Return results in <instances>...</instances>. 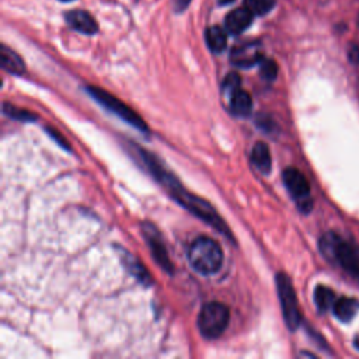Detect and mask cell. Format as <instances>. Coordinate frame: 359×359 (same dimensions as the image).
<instances>
[{
	"mask_svg": "<svg viewBox=\"0 0 359 359\" xmlns=\"http://www.w3.org/2000/svg\"><path fill=\"white\" fill-rule=\"evenodd\" d=\"M143 160L149 166L150 171L155 174V177L159 180V182L163 183L168 189V191L178 201V204H182L191 213H194L195 216H198L200 219H202L204 222H207L208 225L215 227L218 231L226 234L227 237H231V233L227 229L226 223L218 215V212L209 205V202H207L205 200H202L197 195H193V194L187 193L184 189H182V186L178 184L177 180L173 178L170 175V173L163 170V167L159 164V161L156 159H152V156H149V153L143 152Z\"/></svg>",
	"mask_w": 359,
	"mask_h": 359,
	"instance_id": "obj_1",
	"label": "cell"
},
{
	"mask_svg": "<svg viewBox=\"0 0 359 359\" xmlns=\"http://www.w3.org/2000/svg\"><path fill=\"white\" fill-rule=\"evenodd\" d=\"M189 261L198 274L213 275L223 264V253L213 238L198 237L189 249Z\"/></svg>",
	"mask_w": 359,
	"mask_h": 359,
	"instance_id": "obj_2",
	"label": "cell"
},
{
	"mask_svg": "<svg viewBox=\"0 0 359 359\" xmlns=\"http://www.w3.org/2000/svg\"><path fill=\"white\" fill-rule=\"evenodd\" d=\"M230 320V310L226 305L219 302L207 304L198 316V329L202 337L208 340L219 338L227 329Z\"/></svg>",
	"mask_w": 359,
	"mask_h": 359,
	"instance_id": "obj_3",
	"label": "cell"
},
{
	"mask_svg": "<svg viewBox=\"0 0 359 359\" xmlns=\"http://www.w3.org/2000/svg\"><path fill=\"white\" fill-rule=\"evenodd\" d=\"M277 289H278L279 302L283 313V320L289 330H296L299 326H301L302 317H301V312H299L293 285L288 275L285 274L277 275Z\"/></svg>",
	"mask_w": 359,
	"mask_h": 359,
	"instance_id": "obj_4",
	"label": "cell"
},
{
	"mask_svg": "<svg viewBox=\"0 0 359 359\" xmlns=\"http://www.w3.org/2000/svg\"><path fill=\"white\" fill-rule=\"evenodd\" d=\"M89 94H91L103 107H105L107 110H110L111 112H114L116 116H119L121 119H124L125 123H128L130 125L135 127L137 130L142 131V132H148V125L145 124L143 119L134 111L131 110L127 104H124L123 101H119L118 98H115L114 96H111L110 93H107L103 89H96V87H87Z\"/></svg>",
	"mask_w": 359,
	"mask_h": 359,
	"instance_id": "obj_5",
	"label": "cell"
},
{
	"mask_svg": "<svg viewBox=\"0 0 359 359\" xmlns=\"http://www.w3.org/2000/svg\"><path fill=\"white\" fill-rule=\"evenodd\" d=\"M283 183L289 191V194L296 201L299 209L302 212H310L313 207V201L310 197V186L306 177L297 168L289 167L283 171Z\"/></svg>",
	"mask_w": 359,
	"mask_h": 359,
	"instance_id": "obj_6",
	"label": "cell"
},
{
	"mask_svg": "<svg viewBox=\"0 0 359 359\" xmlns=\"http://www.w3.org/2000/svg\"><path fill=\"white\" fill-rule=\"evenodd\" d=\"M264 59L263 53V46L259 41L253 42H246L233 48L230 53V62L242 69L252 68L254 65H259Z\"/></svg>",
	"mask_w": 359,
	"mask_h": 359,
	"instance_id": "obj_7",
	"label": "cell"
},
{
	"mask_svg": "<svg viewBox=\"0 0 359 359\" xmlns=\"http://www.w3.org/2000/svg\"><path fill=\"white\" fill-rule=\"evenodd\" d=\"M143 236H145V240L150 246V252H152L156 263H159L164 271L173 272V265L170 263L166 246L163 243V238H161L160 233L157 231V229L155 226H152L150 223H145Z\"/></svg>",
	"mask_w": 359,
	"mask_h": 359,
	"instance_id": "obj_8",
	"label": "cell"
},
{
	"mask_svg": "<svg viewBox=\"0 0 359 359\" xmlns=\"http://www.w3.org/2000/svg\"><path fill=\"white\" fill-rule=\"evenodd\" d=\"M334 263L340 264L347 272L359 277V250L351 243L341 240L335 252Z\"/></svg>",
	"mask_w": 359,
	"mask_h": 359,
	"instance_id": "obj_9",
	"label": "cell"
},
{
	"mask_svg": "<svg viewBox=\"0 0 359 359\" xmlns=\"http://www.w3.org/2000/svg\"><path fill=\"white\" fill-rule=\"evenodd\" d=\"M253 13L245 8V9H236L231 13L227 15L226 21H225V27L227 30V33L233 34V35H238L245 33L253 23Z\"/></svg>",
	"mask_w": 359,
	"mask_h": 359,
	"instance_id": "obj_10",
	"label": "cell"
},
{
	"mask_svg": "<svg viewBox=\"0 0 359 359\" xmlns=\"http://www.w3.org/2000/svg\"><path fill=\"white\" fill-rule=\"evenodd\" d=\"M67 21L73 30H76L82 34L91 35V34H96L98 31L97 21L94 20V17L90 13H87L85 10L69 12L67 15Z\"/></svg>",
	"mask_w": 359,
	"mask_h": 359,
	"instance_id": "obj_11",
	"label": "cell"
},
{
	"mask_svg": "<svg viewBox=\"0 0 359 359\" xmlns=\"http://www.w3.org/2000/svg\"><path fill=\"white\" fill-rule=\"evenodd\" d=\"M359 310V302L351 297H340L333 305V312L335 317L344 323L351 322Z\"/></svg>",
	"mask_w": 359,
	"mask_h": 359,
	"instance_id": "obj_12",
	"label": "cell"
},
{
	"mask_svg": "<svg viewBox=\"0 0 359 359\" xmlns=\"http://www.w3.org/2000/svg\"><path fill=\"white\" fill-rule=\"evenodd\" d=\"M230 110L236 116L250 115V112L253 110L252 96L247 91L238 89L237 91H234L230 96Z\"/></svg>",
	"mask_w": 359,
	"mask_h": 359,
	"instance_id": "obj_13",
	"label": "cell"
},
{
	"mask_svg": "<svg viewBox=\"0 0 359 359\" xmlns=\"http://www.w3.org/2000/svg\"><path fill=\"white\" fill-rule=\"evenodd\" d=\"M0 58H2V67L5 71L13 75H21L26 71L23 59L10 48L6 45H2V52H0Z\"/></svg>",
	"mask_w": 359,
	"mask_h": 359,
	"instance_id": "obj_14",
	"label": "cell"
},
{
	"mask_svg": "<svg viewBox=\"0 0 359 359\" xmlns=\"http://www.w3.org/2000/svg\"><path fill=\"white\" fill-rule=\"evenodd\" d=\"M252 161L256 166V168L263 174H268L271 171V166H272L271 153L268 146L264 142H259L254 145L252 152Z\"/></svg>",
	"mask_w": 359,
	"mask_h": 359,
	"instance_id": "obj_15",
	"label": "cell"
},
{
	"mask_svg": "<svg viewBox=\"0 0 359 359\" xmlns=\"http://www.w3.org/2000/svg\"><path fill=\"white\" fill-rule=\"evenodd\" d=\"M205 41H207V45L208 48L215 52V53H220L226 49V45H227V37H226V33L223 28L218 27V26H213V27H209L207 31H205Z\"/></svg>",
	"mask_w": 359,
	"mask_h": 359,
	"instance_id": "obj_16",
	"label": "cell"
},
{
	"mask_svg": "<svg viewBox=\"0 0 359 359\" xmlns=\"http://www.w3.org/2000/svg\"><path fill=\"white\" fill-rule=\"evenodd\" d=\"M121 257H123V263L124 265L128 268V271L141 282H143L145 285H149L152 278L149 275V272L143 268V265L135 259L132 257L130 253H127L125 250L121 252Z\"/></svg>",
	"mask_w": 359,
	"mask_h": 359,
	"instance_id": "obj_17",
	"label": "cell"
},
{
	"mask_svg": "<svg viewBox=\"0 0 359 359\" xmlns=\"http://www.w3.org/2000/svg\"><path fill=\"white\" fill-rule=\"evenodd\" d=\"M342 238L338 237L335 233L333 231H329L326 233L322 240H320V252L322 254L329 260V261H333L334 263V259H335V252L338 249V245L341 243Z\"/></svg>",
	"mask_w": 359,
	"mask_h": 359,
	"instance_id": "obj_18",
	"label": "cell"
},
{
	"mask_svg": "<svg viewBox=\"0 0 359 359\" xmlns=\"http://www.w3.org/2000/svg\"><path fill=\"white\" fill-rule=\"evenodd\" d=\"M335 301H337L335 295H334V292L330 288L323 286V285H319L316 288V290H315V302H316V306H317L319 310L327 312L329 309L333 308Z\"/></svg>",
	"mask_w": 359,
	"mask_h": 359,
	"instance_id": "obj_19",
	"label": "cell"
},
{
	"mask_svg": "<svg viewBox=\"0 0 359 359\" xmlns=\"http://www.w3.org/2000/svg\"><path fill=\"white\" fill-rule=\"evenodd\" d=\"M275 2L277 0H245V5L253 15L265 16L274 9Z\"/></svg>",
	"mask_w": 359,
	"mask_h": 359,
	"instance_id": "obj_20",
	"label": "cell"
},
{
	"mask_svg": "<svg viewBox=\"0 0 359 359\" xmlns=\"http://www.w3.org/2000/svg\"><path fill=\"white\" fill-rule=\"evenodd\" d=\"M260 73H261V78L265 79V80H274L278 75V67L275 64V61H272V59H263V61L260 62Z\"/></svg>",
	"mask_w": 359,
	"mask_h": 359,
	"instance_id": "obj_21",
	"label": "cell"
},
{
	"mask_svg": "<svg viewBox=\"0 0 359 359\" xmlns=\"http://www.w3.org/2000/svg\"><path fill=\"white\" fill-rule=\"evenodd\" d=\"M3 111L6 115L12 116V118H16V119H20V121H33V119H35V115L30 114L28 111H23V110H19L10 104H5L3 105Z\"/></svg>",
	"mask_w": 359,
	"mask_h": 359,
	"instance_id": "obj_22",
	"label": "cell"
},
{
	"mask_svg": "<svg viewBox=\"0 0 359 359\" xmlns=\"http://www.w3.org/2000/svg\"><path fill=\"white\" fill-rule=\"evenodd\" d=\"M240 85H242L240 76H238L237 73H229L223 80V91H226L227 94L231 96L234 91L240 89Z\"/></svg>",
	"mask_w": 359,
	"mask_h": 359,
	"instance_id": "obj_23",
	"label": "cell"
},
{
	"mask_svg": "<svg viewBox=\"0 0 359 359\" xmlns=\"http://www.w3.org/2000/svg\"><path fill=\"white\" fill-rule=\"evenodd\" d=\"M191 3V0H174V9L175 12H183L189 8Z\"/></svg>",
	"mask_w": 359,
	"mask_h": 359,
	"instance_id": "obj_24",
	"label": "cell"
},
{
	"mask_svg": "<svg viewBox=\"0 0 359 359\" xmlns=\"http://www.w3.org/2000/svg\"><path fill=\"white\" fill-rule=\"evenodd\" d=\"M349 56H351V61L358 62V61H359V48L353 46V48L351 49V52H349Z\"/></svg>",
	"mask_w": 359,
	"mask_h": 359,
	"instance_id": "obj_25",
	"label": "cell"
},
{
	"mask_svg": "<svg viewBox=\"0 0 359 359\" xmlns=\"http://www.w3.org/2000/svg\"><path fill=\"white\" fill-rule=\"evenodd\" d=\"M234 0H218V3L219 5H222V6H226V5H230V3H233Z\"/></svg>",
	"mask_w": 359,
	"mask_h": 359,
	"instance_id": "obj_26",
	"label": "cell"
},
{
	"mask_svg": "<svg viewBox=\"0 0 359 359\" xmlns=\"http://www.w3.org/2000/svg\"><path fill=\"white\" fill-rule=\"evenodd\" d=\"M353 344H355V347L359 349V335L355 338V342H353Z\"/></svg>",
	"mask_w": 359,
	"mask_h": 359,
	"instance_id": "obj_27",
	"label": "cell"
},
{
	"mask_svg": "<svg viewBox=\"0 0 359 359\" xmlns=\"http://www.w3.org/2000/svg\"><path fill=\"white\" fill-rule=\"evenodd\" d=\"M61 2H72V0H61Z\"/></svg>",
	"mask_w": 359,
	"mask_h": 359,
	"instance_id": "obj_28",
	"label": "cell"
}]
</instances>
